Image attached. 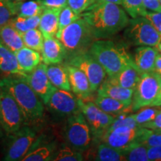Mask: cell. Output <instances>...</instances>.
I'll list each match as a JSON object with an SVG mask.
<instances>
[{"instance_id": "6da1fadb", "label": "cell", "mask_w": 161, "mask_h": 161, "mask_svg": "<svg viewBox=\"0 0 161 161\" xmlns=\"http://www.w3.org/2000/svg\"><path fill=\"white\" fill-rule=\"evenodd\" d=\"M96 40L108 39L125 29L129 18L119 5L96 1L81 14Z\"/></svg>"}, {"instance_id": "7a4b0ae2", "label": "cell", "mask_w": 161, "mask_h": 161, "mask_svg": "<svg viewBox=\"0 0 161 161\" xmlns=\"http://www.w3.org/2000/svg\"><path fill=\"white\" fill-rule=\"evenodd\" d=\"M3 85L13 96L19 105L26 125H35L43 118L44 104L32 90L24 76L8 75L0 80Z\"/></svg>"}, {"instance_id": "3957f363", "label": "cell", "mask_w": 161, "mask_h": 161, "mask_svg": "<svg viewBox=\"0 0 161 161\" xmlns=\"http://www.w3.org/2000/svg\"><path fill=\"white\" fill-rule=\"evenodd\" d=\"M89 52L102 66L108 77L115 75L133 60L123 46L110 40H95Z\"/></svg>"}, {"instance_id": "277c9868", "label": "cell", "mask_w": 161, "mask_h": 161, "mask_svg": "<svg viewBox=\"0 0 161 161\" xmlns=\"http://www.w3.org/2000/svg\"><path fill=\"white\" fill-rule=\"evenodd\" d=\"M56 38L65 48L66 58L74 54L89 51L92 43L96 40L89 25L82 17L64 28Z\"/></svg>"}, {"instance_id": "5b68a950", "label": "cell", "mask_w": 161, "mask_h": 161, "mask_svg": "<svg viewBox=\"0 0 161 161\" xmlns=\"http://www.w3.org/2000/svg\"><path fill=\"white\" fill-rule=\"evenodd\" d=\"M64 138L66 145L78 152H84L90 148L92 141L91 130L80 111L67 117L64 128Z\"/></svg>"}, {"instance_id": "8992f818", "label": "cell", "mask_w": 161, "mask_h": 161, "mask_svg": "<svg viewBox=\"0 0 161 161\" xmlns=\"http://www.w3.org/2000/svg\"><path fill=\"white\" fill-rule=\"evenodd\" d=\"M3 160L19 161L23 160L38 138L37 132L31 125H23L17 131L8 134Z\"/></svg>"}, {"instance_id": "52a82bcc", "label": "cell", "mask_w": 161, "mask_h": 161, "mask_svg": "<svg viewBox=\"0 0 161 161\" xmlns=\"http://www.w3.org/2000/svg\"><path fill=\"white\" fill-rule=\"evenodd\" d=\"M124 37L127 43L136 46H154L160 43L161 36L149 20L145 17L129 19L125 28Z\"/></svg>"}, {"instance_id": "ba28073f", "label": "cell", "mask_w": 161, "mask_h": 161, "mask_svg": "<svg viewBox=\"0 0 161 161\" xmlns=\"http://www.w3.org/2000/svg\"><path fill=\"white\" fill-rule=\"evenodd\" d=\"M0 122L8 135L25 125L24 117L13 96L5 86L0 85Z\"/></svg>"}, {"instance_id": "9c48e42d", "label": "cell", "mask_w": 161, "mask_h": 161, "mask_svg": "<svg viewBox=\"0 0 161 161\" xmlns=\"http://www.w3.org/2000/svg\"><path fill=\"white\" fill-rule=\"evenodd\" d=\"M161 87V75L155 71L143 72L133 94L132 111L150 106Z\"/></svg>"}, {"instance_id": "30bf717a", "label": "cell", "mask_w": 161, "mask_h": 161, "mask_svg": "<svg viewBox=\"0 0 161 161\" xmlns=\"http://www.w3.org/2000/svg\"><path fill=\"white\" fill-rule=\"evenodd\" d=\"M66 64L76 66L84 72L89 80L92 92L97 91L106 78L107 73L104 68L89 51L68 56Z\"/></svg>"}, {"instance_id": "8fae6325", "label": "cell", "mask_w": 161, "mask_h": 161, "mask_svg": "<svg viewBox=\"0 0 161 161\" xmlns=\"http://www.w3.org/2000/svg\"><path fill=\"white\" fill-rule=\"evenodd\" d=\"M80 111L84 114L91 130L92 139L100 140L114 120V116L101 110L94 102L78 98Z\"/></svg>"}, {"instance_id": "7c38bea8", "label": "cell", "mask_w": 161, "mask_h": 161, "mask_svg": "<svg viewBox=\"0 0 161 161\" xmlns=\"http://www.w3.org/2000/svg\"><path fill=\"white\" fill-rule=\"evenodd\" d=\"M148 130L149 129L142 127H119L107 130L101 141L119 150H123L134 142H141Z\"/></svg>"}, {"instance_id": "4fadbf2b", "label": "cell", "mask_w": 161, "mask_h": 161, "mask_svg": "<svg viewBox=\"0 0 161 161\" xmlns=\"http://www.w3.org/2000/svg\"><path fill=\"white\" fill-rule=\"evenodd\" d=\"M78 99L71 91L57 89L46 105L54 115L68 117L80 111Z\"/></svg>"}, {"instance_id": "5bb4252c", "label": "cell", "mask_w": 161, "mask_h": 161, "mask_svg": "<svg viewBox=\"0 0 161 161\" xmlns=\"http://www.w3.org/2000/svg\"><path fill=\"white\" fill-rule=\"evenodd\" d=\"M46 66L47 65L45 64H40L33 71L24 76L29 86L37 93L45 105L52 93L58 89L51 83L48 78Z\"/></svg>"}, {"instance_id": "9a60e30c", "label": "cell", "mask_w": 161, "mask_h": 161, "mask_svg": "<svg viewBox=\"0 0 161 161\" xmlns=\"http://www.w3.org/2000/svg\"><path fill=\"white\" fill-rule=\"evenodd\" d=\"M65 68L71 86V90L78 98L88 100L92 95L89 80L83 71L76 66L65 64Z\"/></svg>"}, {"instance_id": "2e32d148", "label": "cell", "mask_w": 161, "mask_h": 161, "mask_svg": "<svg viewBox=\"0 0 161 161\" xmlns=\"http://www.w3.org/2000/svg\"><path fill=\"white\" fill-rule=\"evenodd\" d=\"M41 56L42 61L46 65L60 64L66 58V51L58 38L55 37H44Z\"/></svg>"}, {"instance_id": "e0dca14e", "label": "cell", "mask_w": 161, "mask_h": 161, "mask_svg": "<svg viewBox=\"0 0 161 161\" xmlns=\"http://www.w3.org/2000/svg\"><path fill=\"white\" fill-rule=\"evenodd\" d=\"M142 73L143 72L139 69V68L132 60L119 72L112 77H108L107 80L110 83L116 84L122 87L134 90Z\"/></svg>"}, {"instance_id": "ac0fdd59", "label": "cell", "mask_w": 161, "mask_h": 161, "mask_svg": "<svg viewBox=\"0 0 161 161\" xmlns=\"http://www.w3.org/2000/svg\"><path fill=\"white\" fill-rule=\"evenodd\" d=\"M158 50L154 46H137L134 49L132 59L142 72L154 71V64Z\"/></svg>"}, {"instance_id": "d6986e66", "label": "cell", "mask_w": 161, "mask_h": 161, "mask_svg": "<svg viewBox=\"0 0 161 161\" xmlns=\"http://www.w3.org/2000/svg\"><path fill=\"white\" fill-rule=\"evenodd\" d=\"M62 8H45L40 16L39 29L44 37H55L58 29V19Z\"/></svg>"}, {"instance_id": "ffe728a7", "label": "cell", "mask_w": 161, "mask_h": 161, "mask_svg": "<svg viewBox=\"0 0 161 161\" xmlns=\"http://www.w3.org/2000/svg\"><path fill=\"white\" fill-rule=\"evenodd\" d=\"M94 103L101 110L114 117L120 114H128V112L132 111L131 104L125 103L108 96L97 95Z\"/></svg>"}, {"instance_id": "44dd1931", "label": "cell", "mask_w": 161, "mask_h": 161, "mask_svg": "<svg viewBox=\"0 0 161 161\" xmlns=\"http://www.w3.org/2000/svg\"><path fill=\"white\" fill-rule=\"evenodd\" d=\"M55 142L41 143L39 137L29 152L23 158V161H47L52 160L56 151Z\"/></svg>"}, {"instance_id": "7402d4cb", "label": "cell", "mask_w": 161, "mask_h": 161, "mask_svg": "<svg viewBox=\"0 0 161 161\" xmlns=\"http://www.w3.org/2000/svg\"><path fill=\"white\" fill-rule=\"evenodd\" d=\"M134 90L124 88L110 83L108 80H104L97 90V95L108 96L125 103L131 104Z\"/></svg>"}, {"instance_id": "603a6c76", "label": "cell", "mask_w": 161, "mask_h": 161, "mask_svg": "<svg viewBox=\"0 0 161 161\" xmlns=\"http://www.w3.org/2000/svg\"><path fill=\"white\" fill-rule=\"evenodd\" d=\"M0 71L9 75L25 76L18 64L15 52H12L0 41Z\"/></svg>"}, {"instance_id": "cb8c5ba5", "label": "cell", "mask_w": 161, "mask_h": 161, "mask_svg": "<svg viewBox=\"0 0 161 161\" xmlns=\"http://www.w3.org/2000/svg\"><path fill=\"white\" fill-rule=\"evenodd\" d=\"M0 41L14 52L19 51L25 46L22 33L9 23L0 27Z\"/></svg>"}, {"instance_id": "d4e9b609", "label": "cell", "mask_w": 161, "mask_h": 161, "mask_svg": "<svg viewBox=\"0 0 161 161\" xmlns=\"http://www.w3.org/2000/svg\"><path fill=\"white\" fill-rule=\"evenodd\" d=\"M15 55L20 69L25 74L32 72L41 64L42 56L40 52L29 49L26 46L16 52Z\"/></svg>"}, {"instance_id": "484cf974", "label": "cell", "mask_w": 161, "mask_h": 161, "mask_svg": "<svg viewBox=\"0 0 161 161\" xmlns=\"http://www.w3.org/2000/svg\"><path fill=\"white\" fill-rule=\"evenodd\" d=\"M46 73L51 83L60 90L71 91V86L65 66L52 64L46 66Z\"/></svg>"}, {"instance_id": "4316f807", "label": "cell", "mask_w": 161, "mask_h": 161, "mask_svg": "<svg viewBox=\"0 0 161 161\" xmlns=\"http://www.w3.org/2000/svg\"><path fill=\"white\" fill-rule=\"evenodd\" d=\"M94 160L98 161H125L126 159L122 151L102 142L97 147Z\"/></svg>"}, {"instance_id": "83f0119b", "label": "cell", "mask_w": 161, "mask_h": 161, "mask_svg": "<svg viewBox=\"0 0 161 161\" xmlns=\"http://www.w3.org/2000/svg\"><path fill=\"white\" fill-rule=\"evenodd\" d=\"M18 16L33 17L40 15L45 9L41 0H24L16 2Z\"/></svg>"}, {"instance_id": "f1b7e54d", "label": "cell", "mask_w": 161, "mask_h": 161, "mask_svg": "<svg viewBox=\"0 0 161 161\" xmlns=\"http://www.w3.org/2000/svg\"><path fill=\"white\" fill-rule=\"evenodd\" d=\"M40 16L41 14L33 17H23L17 15L10 20L9 23H11L20 33H24L29 30L36 29L39 26Z\"/></svg>"}, {"instance_id": "f546056e", "label": "cell", "mask_w": 161, "mask_h": 161, "mask_svg": "<svg viewBox=\"0 0 161 161\" xmlns=\"http://www.w3.org/2000/svg\"><path fill=\"white\" fill-rule=\"evenodd\" d=\"M25 46L35 51L41 52L43 49L44 37L40 29H33L22 33Z\"/></svg>"}, {"instance_id": "4dcf8cb0", "label": "cell", "mask_w": 161, "mask_h": 161, "mask_svg": "<svg viewBox=\"0 0 161 161\" xmlns=\"http://www.w3.org/2000/svg\"><path fill=\"white\" fill-rule=\"evenodd\" d=\"M122 151L126 160L148 161L147 147L140 142H134Z\"/></svg>"}, {"instance_id": "1f68e13d", "label": "cell", "mask_w": 161, "mask_h": 161, "mask_svg": "<svg viewBox=\"0 0 161 161\" xmlns=\"http://www.w3.org/2000/svg\"><path fill=\"white\" fill-rule=\"evenodd\" d=\"M84 160L82 152L74 150L67 145H63L56 151L53 161H82Z\"/></svg>"}, {"instance_id": "d6a6232c", "label": "cell", "mask_w": 161, "mask_h": 161, "mask_svg": "<svg viewBox=\"0 0 161 161\" xmlns=\"http://www.w3.org/2000/svg\"><path fill=\"white\" fill-rule=\"evenodd\" d=\"M81 17V14H77L73 11L69 5H66L62 8L61 11L59 14V19H58V31L55 35V37H58L63 31L64 28L69 25V24L73 23L76 19Z\"/></svg>"}, {"instance_id": "836d02e7", "label": "cell", "mask_w": 161, "mask_h": 161, "mask_svg": "<svg viewBox=\"0 0 161 161\" xmlns=\"http://www.w3.org/2000/svg\"><path fill=\"white\" fill-rule=\"evenodd\" d=\"M17 15L16 2L0 0V27L8 23L10 20Z\"/></svg>"}, {"instance_id": "e575fe53", "label": "cell", "mask_w": 161, "mask_h": 161, "mask_svg": "<svg viewBox=\"0 0 161 161\" xmlns=\"http://www.w3.org/2000/svg\"><path fill=\"white\" fill-rule=\"evenodd\" d=\"M122 5L132 18L145 17L147 13L142 0H122Z\"/></svg>"}, {"instance_id": "d590c367", "label": "cell", "mask_w": 161, "mask_h": 161, "mask_svg": "<svg viewBox=\"0 0 161 161\" xmlns=\"http://www.w3.org/2000/svg\"><path fill=\"white\" fill-rule=\"evenodd\" d=\"M119 127H130V128H138L140 127L136 122L134 114H130L128 115V114H120L114 118V122L111 124V125L109 127L108 130H113L114 128H119ZM106 130V131H107Z\"/></svg>"}, {"instance_id": "8d00e7d4", "label": "cell", "mask_w": 161, "mask_h": 161, "mask_svg": "<svg viewBox=\"0 0 161 161\" xmlns=\"http://www.w3.org/2000/svg\"><path fill=\"white\" fill-rule=\"evenodd\" d=\"M143 109L139 110L136 114H134V117H135L136 122L140 127L142 125L147 123V122L152 121L153 119L155 117V116L158 114L159 109L158 108H142Z\"/></svg>"}, {"instance_id": "74e56055", "label": "cell", "mask_w": 161, "mask_h": 161, "mask_svg": "<svg viewBox=\"0 0 161 161\" xmlns=\"http://www.w3.org/2000/svg\"><path fill=\"white\" fill-rule=\"evenodd\" d=\"M141 143L146 147L161 146V130H148L144 136Z\"/></svg>"}, {"instance_id": "f35d334b", "label": "cell", "mask_w": 161, "mask_h": 161, "mask_svg": "<svg viewBox=\"0 0 161 161\" xmlns=\"http://www.w3.org/2000/svg\"><path fill=\"white\" fill-rule=\"evenodd\" d=\"M96 2V0H68L67 5L75 13L80 15Z\"/></svg>"}, {"instance_id": "ab89813d", "label": "cell", "mask_w": 161, "mask_h": 161, "mask_svg": "<svg viewBox=\"0 0 161 161\" xmlns=\"http://www.w3.org/2000/svg\"><path fill=\"white\" fill-rule=\"evenodd\" d=\"M145 17L147 18L161 36V12L147 11Z\"/></svg>"}, {"instance_id": "60d3db41", "label": "cell", "mask_w": 161, "mask_h": 161, "mask_svg": "<svg viewBox=\"0 0 161 161\" xmlns=\"http://www.w3.org/2000/svg\"><path fill=\"white\" fill-rule=\"evenodd\" d=\"M141 127L153 130H161V109L159 110L158 114H157L155 117L153 119L152 121L142 125Z\"/></svg>"}, {"instance_id": "b9f144b4", "label": "cell", "mask_w": 161, "mask_h": 161, "mask_svg": "<svg viewBox=\"0 0 161 161\" xmlns=\"http://www.w3.org/2000/svg\"><path fill=\"white\" fill-rule=\"evenodd\" d=\"M147 155L149 161L161 160V146L147 147Z\"/></svg>"}, {"instance_id": "7bdbcfd3", "label": "cell", "mask_w": 161, "mask_h": 161, "mask_svg": "<svg viewBox=\"0 0 161 161\" xmlns=\"http://www.w3.org/2000/svg\"><path fill=\"white\" fill-rule=\"evenodd\" d=\"M145 8L151 11L161 12L160 0H142Z\"/></svg>"}, {"instance_id": "ee69618b", "label": "cell", "mask_w": 161, "mask_h": 161, "mask_svg": "<svg viewBox=\"0 0 161 161\" xmlns=\"http://www.w3.org/2000/svg\"><path fill=\"white\" fill-rule=\"evenodd\" d=\"M45 8H63L67 5L68 0H41Z\"/></svg>"}, {"instance_id": "f6af8a7d", "label": "cell", "mask_w": 161, "mask_h": 161, "mask_svg": "<svg viewBox=\"0 0 161 161\" xmlns=\"http://www.w3.org/2000/svg\"><path fill=\"white\" fill-rule=\"evenodd\" d=\"M154 71L161 75V53H158L154 64Z\"/></svg>"}, {"instance_id": "bcb514c9", "label": "cell", "mask_w": 161, "mask_h": 161, "mask_svg": "<svg viewBox=\"0 0 161 161\" xmlns=\"http://www.w3.org/2000/svg\"><path fill=\"white\" fill-rule=\"evenodd\" d=\"M152 107H160L161 106V87L160 91H159L158 96L155 98V99L153 101V102L151 104Z\"/></svg>"}, {"instance_id": "7dc6e473", "label": "cell", "mask_w": 161, "mask_h": 161, "mask_svg": "<svg viewBox=\"0 0 161 161\" xmlns=\"http://www.w3.org/2000/svg\"><path fill=\"white\" fill-rule=\"evenodd\" d=\"M99 2H108V3H112L119 5H122V0H96Z\"/></svg>"}, {"instance_id": "c3c4849f", "label": "cell", "mask_w": 161, "mask_h": 161, "mask_svg": "<svg viewBox=\"0 0 161 161\" xmlns=\"http://www.w3.org/2000/svg\"><path fill=\"white\" fill-rule=\"evenodd\" d=\"M4 131L3 130V128H2V125H1V122H0V138L3 136Z\"/></svg>"}, {"instance_id": "681fc988", "label": "cell", "mask_w": 161, "mask_h": 161, "mask_svg": "<svg viewBox=\"0 0 161 161\" xmlns=\"http://www.w3.org/2000/svg\"><path fill=\"white\" fill-rule=\"evenodd\" d=\"M156 48H157V49H158V52H161V40L160 41V43H159L158 45H157Z\"/></svg>"}, {"instance_id": "f907efd6", "label": "cell", "mask_w": 161, "mask_h": 161, "mask_svg": "<svg viewBox=\"0 0 161 161\" xmlns=\"http://www.w3.org/2000/svg\"><path fill=\"white\" fill-rule=\"evenodd\" d=\"M10 1H14V2H19V1H24V0H10Z\"/></svg>"}, {"instance_id": "816d5d0a", "label": "cell", "mask_w": 161, "mask_h": 161, "mask_svg": "<svg viewBox=\"0 0 161 161\" xmlns=\"http://www.w3.org/2000/svg\"><path fill=\"white\" fill-rule=\"evenodd\" d=\"M160 5H161V0H160Z\"/></svg>"}]
</instances>
